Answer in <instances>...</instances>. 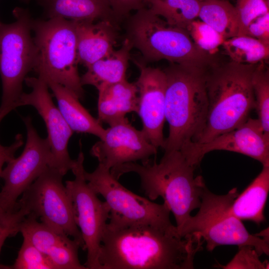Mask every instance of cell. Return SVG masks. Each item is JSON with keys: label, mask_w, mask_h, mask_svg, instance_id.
Masks as SVG:
<instances>
[{"label": "cell", "mask_w": 269, "mask_h": 269, "mask_svg": "<svg viewBox=\"0 0 269 269\" xmlns=\"http://www.w3.org/2000/svg\"><path fill=\"white\" fill-rule=\"evenodd\" d=\"M14 269H53L46 256L25 239L13 265Z\"/></svg>", "instance_id": "cell-31"}, {"label": "cell", "mask_w": 269, "mask_h": 269, "mask_svg": "<svg viewBox=\"0 0 269 269\" xmlns=\"http://www.w3.org/2000/svg\"><path fill=\"white\" fill-rule=\"evenodd\" d=\"M98 91V119L111 126L125 120L126 115L138 110V92L135 83L127 79L104 85Z\"/></svg>", "instance_id": "cell-18"}, {"label": "cell", "mask_w": 269, "mask_h": 269, "mask_svg": "<svg viewBox=\"0 0 269 269\" xmlns=\"http://www.w3.org/2000/svg\"><path fill=\"white\" fill-rule=\"evenodd\" d=\"M195 167L180 150H172L164 151L159 163L150 159L141 164L130 162L110 171L118 179L127 173L137 174L141 188L149 199L163 198L173 214L178 234L191 213L201 204L205 184L201 176H194Z\"/></svg>", "instance_id": "cell-2"}, {"label": "cell", "mask_w": 269, "mask_h": 269, "mask_svg": "<svg viewBox=\"0 0 269 269\" xmlns=\"http://www.w3.org/2000/svg\"><path fill=\"white\" fill-rule=\"evenodd\" d=\"M23 120L27 133L23 150L6 163L0 175L4 184L0 191V208L7 213L17 210L18 198L49 166L51 157L48 138L38 135L30 117Z\"/></svg>", "instance_id": "cell-12"}, {"label": "cell", "mask_w": 269, "mask_h": 269, "mask_svg": "<svg viewBox=\"0 0 269 269\" xmlns=\"http://www.w3.org/2000/svg\"><path fill=\"white\" fill-rule=\"evenodd\" d=\"M48 18L71 20H108L119 23L108 0H37Z\"/></svg>", "instance_id": "cell-19"}, {"label": "cell", "mask_w": 269, "mask_h": 269, "mask_svg": "<svg viewBox=\"0 0 269 269\" xmlns=\"http://www.w3.org/2000/svg\"><path fill=\"white\" fill-rule=\"evenodd\" d=\"M26 84L32 89L29 93H22L18 107L25 105L33 107L46 125L51 150L49 166L58 170L63 176L71 170L75 159L71 158L68 144L73 132L58 107L54 104L46 81L38 77H26Z\"/></svg>", "instance_id": "cell-13"}, {"label": "cell", "mask_w": 269, "mask_h": 269, "mask_svg": "<svg viewBox=\"0 0 269 269\" xmlns=\"http://www.w3.org/2000/svg\"><path fill=\"white\" fill-rule=\"evenodd\" d=\"M206 70L172 63L163 70L166 79L165 116L169 124L164 151L180 150L195 142L202 132L208 111Z\"/></svg>", "instance_id": "cell-4"}, {"label": "cell", "mask_w": 269, "mask_h": 269, "mask_svg": "<svg viewBox=\"0 0 269 269\" xmlns=\"http://www.w3.org/2000/svg\"><path fill=\"white\" fill-rule=\"evenodd\" d=\"M269 46V12L263 14L249 26L247 35Z\"/></svg>", "instance_id": "cell-35"}, {"label": "cell", "mask_w": 269, "mask_h": 269, "mask_svg": "<svg viewBox=\"0 0 269 269\" xmlns=\"http://www.w3.org/2000/svg\"><path fill=\"white\" fill-rule=\"evenodd\" d=\"M58 104V108L73 132L87 133L101 139L106 129L81 104L79 99L63 86L46 81Z\"/></svg>", "instance_id": "cell-20"}, {"label": "cell", "mask_w": 269, "mask_h": 269, "mask_svg": "<svg viewBox=\"0 0 269 269\" xmlns=\"http://www.w3.org/2000/svg\"><path fill=\"white\" fill-rule=\"evenodd\" d=\"M239 247L237 253L225 266L219 265L224 269H268V261L262 262L255 248L249 245Z\"/></svg>", "instance_id": "cell-32"}, {"label": "cell", "mask_w": 269, "mask_h": 269, "mask_svg": "<svg viewBox=\"0 0 269 269\" xmlns=\"http://www.w3.org/2000/svg\"><path fill=\"white\" fill-rule=\"evenodd\" d=\"M257 64L217 61L206 70L207 115L205 126L194 142H207L248 119L255 106L252 79Z\"/></svg>", "instance_id": "cell-3"}, {"label": "cell", "mask_w": 269, "mask_h": 269, "mask_svg": "<svg viewBox=\"0 0 269 269\" xmlns=\"http://www.w3.org/2000/svg\"><path fill=\"white\" fill-rule=\"evenodd\" d=\"M145 0L146 2V3H147V1H148V0Z\"/></svg>", "instance_id": "cell-40"}, {"label": "cell", "mask_w": 269, "mask_h": 269, "mask_svg": "<svg viewBox=\"0 0 269 269\" xmlns=\"http://www.w3.org/2000/svg\"><path fill=\"white\" fill-rule=\"evenodd\" d=\"M73 21L79 63L87 67L115 50L118 39L117 25L105 20Z\"/></svg>", "instance_id": "cell-17"}, {"label": "cell", "mask_w": 269, "mask_h": 269, "mask_svg": "<svg viewBox=\"0 0 269 269\" xmlns=\"http://www.w3.org/2000/svg\"><path fill=\"white\" fill-rule=\"evenodd\" d=\"M204 242L197 235L143 223L108 222L98 256L100 269H192Z\"/></svg>", "instance_id": "cell-1"}, {"label": "cell", "mask_w": 269, "mask_h": 269, "mask_svg": "<svg viewBox=\"0 0 269 269\" xmlns=\"http://www.w3.org/2000/svg\"><path fill=\"white\" fill-rule=\"evenodd\" d=\"M5 214H7V213H5V212H4L0 208V217ZM10 214V213H9Z\"/></svg>", "instance_id": "cell-38"}, {"label": "cell", "mask_w": 269, "mask_h": 269, "mask_svg": "<svg viewBox=\"0 0 269 269\" xmlns=\"http://www.w3.org/2000/svg\"><path fill=\"white\" fill-rule=\"evenodd\" d=\"M88 185L105 199L110 209L109 223H143L166 230H176L170 221V210L163 202L158 204L136 194L122 185L110 170L98 164L92 172L84 171Z\"/></svg>", "instance_id": "cell-9"}, {"label": "cell", "mask_w": 269, "mask_h": 269, "mask_svg": "<svg viewBox=\"0 0 269 269\" xmlns=\"http://www.w3.org/2000/svg\"><path fill=\"white\" fill-rule=\"evenodd\" d=\"M16 20L0 24V75L2 97L0 111L8 114L18 107L22 83L33 69L36 50L31 31L32 19L27 10H13Z\"/></svg>", "instance_id": "cell-8"}, {"label": "cell", "mask_w": 269, "mask_h": 269, "mask_svg": "<svg viewBox=\"0 0 269 269\" xmlns=\"http://www.w3.org/2000/svg\"><path fill=\"white\" fill-rule=\"evenodd\" d=\"M203 0H149L148 8L168 24L187 30L198 17Z\"/></svg>", "instance_id": "cell-24"}, {"label": "cell", "mask_w": 269, "mask_h": 269, "mask_svg": "<svg viewBox=\"0 0 269 269\" xmlns=\"http://www.w3.org/2000/svg\"><path fill=\"white\" fill-rule=\"evenodd\" d=\"M23 143L22 135L17 134L14 142L9 146V148L5 151L0 152V177L4 164L14 157L15 152Z\"/></svg>", "instance_id": "cell-36"}, {"label": "cell", "mask_w": 269, "mask_h": 269, "mask_svg": "<svg viewBox=\"0 0 269 269\" xmlns=\"http://www.w3.org/2000/svg\"><path fill=\"white\" fill-rule=\"evenodd\" d=\"M140 71L135 84L138 92V110L142 124V131L156 148L163 149L165 138V98L166 79L163 70L147 66L142 60L134 59Z\"/></svg>", "instance_id": "cell-16"}, {"label": "cell", "mask_w": 269, "mask_h": 269, "mask_svg": "<svg viewBox=\"0 0 269 269\" xmlns=\"http://www.w3.org/2000/svg\"><path fill=\"white\" fill-rule=\"evenodd\" d=\"M7 114L4 112H2L0 111V123L2 120V119ZM9 146H4L0 143V152H3L7 150L9 148Z\"/></svg>", "instance_id": "cell-37"}, {"label": "cell", "mask_w": 269, "mask_h": 269, "mask_svg": "<svg viewBox=\"0 0 269 269\" xmlns=\"http://www.w3.org/2000/svg\"><path fill=\"white\" fill-rule=\"evenodd\" d=\"M214 150H226L248 156L269 165V136L258 119H248L238 128L203 142H191L180 151L192 165H198L204 155Z\"/></svg>", "instance_id": "cell-14"}, {"label": "cell", "mask_w": 269, "mask_h": 269, "mask_svg": "<svg viewBox=\"0 0 269 269\" xmlns=\"http://www.w3.org/2000/svg\"><path fill=\"white\" fill-rule=\"evenodd\" d=\"M118 22L127 18L133 10L144 7L145 0H108Z\"/></svg>", "instance_id": "cell-34"}, {"label": "cell", "mask_w": 269, "mask_h": 269, "mask_svg": "<svg viewBox=\"0 0 269 269\" xmlns=\"http://www.w3.org/2000/svg\"><path fill=\"white\" fill-rule=\"evenodd\" d=\"M63 176L56 169L47 167L22 194L17 209H22L27 216L39 218L56 232L71 237L85 250Z\"/></svg>", "instance_id": "cell-10"}, {"label": "cell", "mask_w": 269, "mask_h": 269, "mask_svg": "<svg viewBox=\"0 0 269 269\" xmlns=\"http://www.w3.org/2000/svg\"><path fill=\"white\" fill-rule=\"evenodd\" d=\"M132 48L131 42L125 38L120 48L114 50L109 55L87 67V71L81 77L82 85H92L98 90L104 85L126 79V74Z\"/></svg>", "instance_id": "cell-21"}, {"label": "cell", "mask_w": 269, "mask_h": 269, "mask_svg": "<svg viewBox=\"0 0 269 269\" xmlns=\"http://www.w3.org/2000/svg\"><path fill=\"white\" fill-rule=\"evenodd\" d=\"M186 31L196 46L211 54H214L225 40L216 30L197 19L190 24Z\"/></svg>", "instance_id": "cell-29"}, {"label": "cell", "mask_w": 269, "mask_h": 269, "mask_svg": "<svg viewBox=\"0 0 269 269\" xmlns=\"http://www.w3.org/2000/svg\"><path fill=\"white\" fill-rule=\"evenodd\" d=\"M252 82L258 119L264 134L269 136V69L266 61L256 65Z\"/></svg>", "instance_id": "cell-27"}, {"label": "cell", "mask_w": 269, "mask_h": 269, "mask_svg": "<svg viewBox=\"0 0 269 269\" xmlns=\"http://www.w3.org/2000/svg\"><path fill=\"white\" fill-rule=\"evenodd\" d=\"M239 35H246L249 25L259 16L269 12V0H236Z\"/></svg>", "instance_id": "cell-30"}, {"label": "cell", "mask_w": 269, "mask_h": 269, "mask_svg": "<svg viewBox=\"0 0 269 269\" xmlns=\"http://www.w3.org/2000/svg\"><path fill=\"white\" fill-rule=\"evenodd\" d=\"M23 1H25V2H28L30 0H22Z\"/></svg>", "instance_id": "cell-39"}, {"label": "cell", "mask_w": 269, "mask_h": 269, "mask_svg": "<svg viewBox=\"0 0 269 269\" xmlns=\"http://www.w3.org/2000/svg\"><path fill=\"white\" fill-rule=\"evenodd\" d=\"M238 195L237 188L219 195L205 185L198 212L187 220L178 232L179 236L184 238L188 235H198L206 242L209 252L221 245H249L260 256L269 255V228L259 234H251L241 220L231 213L230 207Z\"/></svg>", "instance_id": "cell-6"}, {"label": "cell", "mask_w": 269, "mask_h": 269, "mask_svg": "<svg viewBox=\"0 0 269 269\" xmlns=\"http://www.w3.org/2000/svg\"><path fill=\"white\" fill-rule=\"evenodd\" d=\"M19 232L45 255L53 247L67 241L69 237L60 234L32 215L26 216L20 222Z\"/></svg>", "instance_id": "cell-26"}, {"label": "cell", "mask_w": 269, "mask_h": 269, "mask_svg": "<svg viewBox=\"0 0 269 269\" xmlns=\"http://www.w3.org/2000/svg\"><path fill=\"white\" fill-rule=\"evenodd\" d=\"M90 152L99 164L110 170L138 160L144 162L157 151L143 132L134 127L127 118L110 126Z\"/></svg>", "instance_id": "cell-15"}, {"label": "cell", "mask_w": 269, "mask_h": 269, "mask_svg": "<svg viewBox=\"0 0 269 269\" xmlns=\"http://www.w3.org/2000/svg\"><path fill=\"white\" fill-rule=\"evenodd\" d=\"M0 23H1L0 22Z\"/></svg>", "instance_id": "cell-41"}, {"label": "cell", "mask_w": 269, "mask_h": 269, "mask_svg": "<svg viewBox=\"0 0 269 269\" xmlns=\"http://www.w3.org/2000/svg\"><path fill=\"white\" fill-rule=\"evenodd\" d=\"M269 192V165L263 166L259 175L233 202L231 213L240 220L258 225L265 221L264 208Z\"/></svg>", "instance_id": "cell-22"}, {"label": "cell", "mask_w": 269, "mask_h": 269, "mask_svg": "<svg viewBox=\"0 0 269 269\" xmlns=\"http://www.w3.org/2000/svg\"><path fill=\"white\" fill-rule=\"evenodd\" d=\"M222 46L231 60L243 64H257L269 58V46L247 35L226 39Z\"/></svg>", "instance_id": "cell-25"}, {"label": "cell", "mask_w": 269, "mask_h": 269, "mask_svg": "<svg viewBox=\"0 0 269 269\" xmlns=\"http://www.w3.org/2000/svg\"><path fill=\"white\" fill-rule=\"evenodd\" d=\"M84 161V155L80 150L71 169L75 178L66 181L65 186L71 201L75 222L87 251L84 265L87 269H100L98 256L110 209L105 201L99 199L85 179Z\"/></svg>", "instance_id": "cell-11"}, {"label": "cell", "mask_w": 269, "mask_h": 269, "mask_svg": "<svg viewBox=\"0 0 269 269\" xmlns=\"http://www.w3.org/2000/svg\"><path fill=\"white\" fill-rule=\"evenodd\" d=\"M198 17L225 40L238 36L237 11L235 5L227 0H203Z\"/></svg>", "instance_id": "cell-23"}, {"label": "cell", "mask_w": 269, "mask_h": 269, "mask_svg": "<svg viewBox=\"0 0 269 269\" xmlns=\"http://www.w3.org/2000/svg\"><path fill=\"white\" fill-rule=\"evenodd\" d=\"M26 216V213L19 208L12 213L0 217V253L6 239L19 232V224Z\"/></svg>", "instance_id": "cell-33"}, {"label": "cell", "mask_w": 269, "mask_h": 269, "mask_svg": "<svg viewBox=\"0 0 269 269\" xmlns=\"http://www.w3.org/2000/svg\"><path fill=\"white\" fill-rule=\"evenodd\" d=\"M31 29L36 50L33 70L38 77L58 83L79 99H83L74 21L60 17L32 19Z\"/></svg>", "instance_id": "cell-7"}, {"label": "cell", "mask_w": 269, "mask_h": 269, "mask_svg": "<svg viewBox=\"0 0 269 269\" xmlns=\"http://www.w3.org/2000/svg\"><path fill=\"white\" fill-rule=\"evenodd\" d=\"M79 244L70 239L51 248L45 254L53 269H87L78 257Z\"/></svg>", "instance_id": "cell-28"}, {"label": "cell", "mask_w": 269, "mask_h": 269, "mask_svg": "<svg viewBox=\"0 0 269 269\" xmlns=\"http://www.w3.org/2000/svg\"><path fill=\"white\" fill-rule=\"evenodd\" d=\"M127 18L125 38L141 53L146 64L166 60L206 70L217 61L214 54L196 46L186 30L168 24L148 7L138 9Z\"/></svg>", "instance_id": "cell-5"}]
</instances>
